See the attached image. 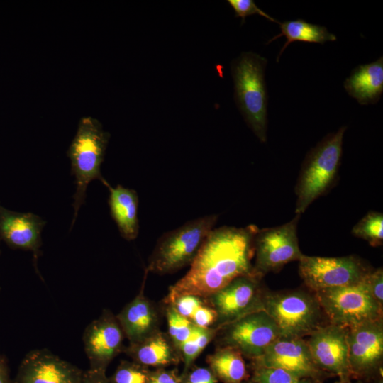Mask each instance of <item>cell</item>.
Returning a JSON list of instances; mask_svg holds the SVG:
<instances>
[{
	"mask_svg": "<svg viewBox=\"0 0 383 383\" xmlns=\"http://www.w3.org/2000/svg\"><path fill=\"white\" fill-rule=\"evenodd\" d=\"M255 225L222 226L209 234L186 274L172 285L166 304L180 295L206 298L235 278L253 272Z\"/></svg>",
	"mask_w": 383,
	"mask_h": 383,
	"instance_id": "cell-1",
	"label": "cell"
},
{
	"mask_svg": "<svg viewBox=\"0 0 383 383\" xmlns=\"http://www.w3.org/2000/svg\"><path fill=\"white\" fill-rule=\"evenodd\" d=\"M151 372L133 360H121L109 380L110 383H148Z\"/></svg>",
	"mask_w": 383,
	"mask_h": 383,
	"instance_id": "cell-28",
	"label": "cell"
},
{
	"mask_svg": "<svg viewBox=\"0 0 383 383\" xmlns=\"http://www.w3.org/2000/svg\"><path fill=\"white\" fill-rule=\"evenodd\" d=\"M0 383H13L6 357L0 355Z\"/></svg>",
	"mask_w": 383,
	"mask_h": 383,
	"instance_id": "cell-36",
	"label": "cell"
},
{
	"mask_svg": "<svg viewBox=\"0 0 383 383\" xmlns=\"http://www.w3.org/2000/svg\"><path fill=\"white\" fill-rule=\"evenodd\" d=\"M267 60L259 54L245 52L233 60L231 66L236 105L262 143L267 141Z\"/></svg>",
	"mask_w": 383,
	"mask_h": 383,
	"instance_id": "cell-2",
	"label": "cell"
},
{
	"mask_svg": "<svg viewBox=\"0 0 383 383\" xmlns=\"http://www.w3.org/2000/svg\"><path fill=\"white\" fill-rule=\"evenodd\" d=\"M83 370L43 348L29 351L13 383H81Z\"/></svg>",
	"mask_w": 383,
	"mask_h": 383,
	"instance_id": "cell-16",
	"label": "cell"
},
{
	"mask_svg": "<svg viewBox=\"0 0 383 383\" xmlns=\"http://www.w3.org/2000/svg\"><path fill=\"white\" fill-rule=\"evenodd\" d=\"M216 319V311L206 300V302L196 310L189 321L195 326L210 328L215 325Z\"/></svg>",
	"mask_w": 383,
	"mask_h": 383,
	"instance_id": "cell-33",
	"label": "cell"
},
{
	"mask_svg": "<svg viewBox=\"0 0 383 383\" xmlns=\"http://www.w3.org/2000/svg\"><path fill=\"white\" fill-rule=\"evenodd\" d=\"M148 383H183L182 376L177 369L157 368L151 372Z\"/></svg>",
	"mask_w": 383,
	"mask_h": 383,
	"instance_id": "cell-34",
	"label": "cell"
},
{
	"mask_svg": "<svg viewBox=\"0 0 383 383\" xmlns=\"http://www.w3.org/2000/svg\"><path fill=\"white\" fill-rule=\"evenodd\" d=\"M126 338L116 316L109 309L91 321L85 328L82 341L93 370L106 371L112 360L123 352Z\"/></svg>",
	"mask_w": 383,
	"mask_h": 383,
	"instance_id": "cell-13",
	"label": "cell"
},
{
	"mask_svg": "<svg viewBox=\"0 0 383 383\" xmlns=\"http://www.w3.org/2000/svg\"><path fill=\"white\" fill-rule=\"evenodd\" d=\"M218 218L217 214L206 215L165 233L157 241L145 270L162 275L190 265Z\"/></svg>",
	"mask_w": 383,
	"mask_h": 383,
	"instance_id": "cell-5",
	"label": "cell"
},
{
	"mask_svg": "<svg viewBox=\"0 0 383 383\" xmlns=\"http://www.w3.org/2000/svg\"><path fill=\"white\" fill-rule=\"evenodd\" d=\"M263 310L273 319L282 338H304L326 324V316L311 291L267 290Z\"/></svg>",
	"mask_w": 383,
	"mask_h": 383,
	"instance_id": "cell-6",
	"label": "cell"
},
{
	"mask_svg": "<svg viewBox=\"0 0 383 383\" xmlns=\"http://www.w3.org/2000/svg\"><path fill=\"white\" fill-rule=\"evenodd\" d=\"M81 383H110L106 372L88 369L84 372Z\"/></svg>",
	"mask_w": 383,
	"mask_h": 383,
	"instance_id": "cell-35",
	"label": "cell"
},
{
	"mask_svg": "<svg viewBox=\"0 0 383 383\" xmlns=\"http://www.w3.org/2000/svg\"><path fill=\"white\" fill-rule=\"evenodd\" d=\"M300 215L281 226L257 230L254 238L253 272L263 277L279 271L286 264L303 256L297 237Z\"/></svg>",
	"mask_w": 383,
	"mask_h": 383,
	"instance_id": "cell-11",
	"label": "cell"
},
{
	"mask_svg": "<svg viewBox=\"0 0 383 383\" xmlns=\"http://www.w3.org/2000/svg\"><path fill=\"white\" fill-rule=\"evenodd\" d=\"M299 273L313 292L362 282L372 270L355 255L318 257L303 255Z\"/></svg>",
	"mask_w": 383,
	"mask_h": 383,
	"instance_id": "cell-10",
	"label": "cell"
},
{
	"mask_svg": "<svg viewBox=\"0 0 383 383\" xmlns=\"http://www.w3.org/2000/svg\"><path fill=\"white\" fill-rule=\"evenodd\" d=\"M262 277L254 272L239 276L223 288L206 297L217 315V329L247 314L263 310L264 299L268 290Z\"/></svg>",
	"mask_w": 383,
	"mask_h": 383,
	"instance_id": "cell-9",
	"label": "cell"
},
{
	"mask_svg": "<svg viewBox=\"0 0 383 383\" xmlns=\"http://www.w3.org/2000/svg\"><path fill=\"white\" fill-rule=\"evenodd\" d=\"M252 374L245 383H316L281 368L251 364Z\"/></svg>",
	"mask_w": 383,
	"mask_h": 383,
	"instance_id": "cell-26",
	"label": "cell"
},
{
	"mask_svg": "<svg viewBox=\"0 0 383 383\" xmlns=\"http://www.w3.org/2000/svg\"><path fill=\"white\" fill-rule=\"evenodd\" d=\"M182 376L183 383H217L218 379L209 367L192 365Z\"/></svg>",
	"mask_w": 383,
	"mask_h": 383,
	"instance_id": "cell-31",
	"label": "cell"
},
{
	"mask_svg": "<svg viewBox=\"0 0 383 383\" xmlns=\"http://www.w3.org/2000/svg\"><path fill=\"white\" fill-rule=\"evenodd\" d=\"M163 311L167 324V334L179 350L182 344L193 333L196 326L179 314L170 304H163Z\"/></svg>",
	"mask_w": 383,
	"mask_h": 383,
	"instance_id": "cell-27",
	"label": "cell"
},
{
	"mask_svg": "<svg viewBox=\"0 0 383 383\" xmlns=\"http://www.w3.org/2000/svg\"><path fill=\"white\" fill-rule=\"evenodd\" d=\"M243 355L235 348L216 347L206 356L209 367L223 383H245L250 377Z\"/></svg>",
	"mask_w": 383,
	"mask_h": 383,
	"instance_id": "cell-22",
	"label": "cell"
},
{
	"mask_svg": "<svg viewBox=\"0 0 383 383\" xmlns=\"http://www.w3.org/2000/svg\"><path fill=\"white\" fill-rule=\"evenodd\" d=\"M344 88L362 105L377 103L383 92V57L355 67L345 80Z\"/></svg>",
	"mask_w": 383,
	"mask_h": 383,
	"instance_id": "cell-21",
	"label": "cell"
},
{
	"mask_svg": "<svg viewBox=\"0 0 383 383\" xmlns=\"http://www.w3.org/2000/svg\"><path fill=\"white\" fill-rule=\"evenodd\" d=\"M217 331L218 329L213 327L200 328L196 326L193 333L179 349L184 363L182 374L187 372L208 344L213 340Z\"/></svg>",
	"mask_w": 383,
	"mask_h": 383,
	"instance_id": "cell-24",
	"label": "cell"
},
{
	"mask_svg": "<svg viewBox=\"0 0 383 383\" xmlns=\"http://www.w3.org/2000/svg\"><path fill=\"white\" fill-rule=\"evenodd\" d=\"M352 377L368 380L382 373L383 318L348 328Z\"/></svg>",
	"mask_w": 383,
	"mask_h": 383,
	"instance_id": "cell-12",
	"label": "cell"
},
{
	"mask_svg": "<svg viewBox=\"0 0 383 383\" xmlns=\"http://www.w3.org/2000/svg\"><path fill=\"white\" fill-rule=\"evenodd\" d=\"M205 302V298L185 294L178 296L163 304H170L179 314L189 321L196 310Z\"/></svg>",
	"mask_w": 383,
	"mask_h": 383,
	"instance_id": "cell-29",
	"label": "cell"
},
{
	"mask_svg": "<svg viewBox=\"0 0 383 383\" xmlns=\"http://www.w3.org/2000/svg\"><path fill=\"white\" fill-rule=\"evenodd\" d=\"M228 3L234 10L235 16L240 17L243 22L247 16L259 15L270 21L280 23V22L260 9L252 0H228Z\"/></svg>",
	"mask_w": 383,
	"mask_h": 383,
	"instance_id": "cell-30",
	"label": "cell"
},
{
	"mask_svg": "<svg viewBox=\"0 0 383 383\" xmlns=\"http://www.w3.org/2000/svg\"><path fill=\"white\" fill-rule=\"evenodd\" d=\"M109 138V133L104 129L96 118L86 116L79 120L76 134L67 152L76 185L72 226L84 203L89 184L95 179L102 183L106 180L101 175V166Z\"/></svg>",
	"mask_w": 383,
	"mask_h": 383,
	"instance_id": "cell-4",
	"label": "cell"
},
{
	"mask_svg": "<svg viewBox=\"0 0 383 383\" xmlns=\"http://www.w3.org/2000/svg\"><path fill=\"white\" fill-rule=\"evenodd\" d=\"M352 234L366 240L373 247L383 243V214L380 212L370 211L352 228Z\"/></svg>",
	"mask_w": 383,
	"mask_h": 383,
	"instance_id": "cell-25",
	"label": "cell"
},
{
	"mask_svg": "<svg viewBox=\"0 0 383 383\" xmlns=\"http://www.w3.org/2000/svg\"><path fill=\"white\" fill-rule=\"evenodd\" d=\"M281 33L271 38L268 43L284 35L287 38L281 49L277 60L286 48L294 41L323 44L334 41L336 36L330 33L325 26L312 24L303 19L287 21L279 23Z\"/></svg>",
	"mask_w": 383,
	"mask_h": 383,
	"instance_id": "cell-23",
	"label": "cell"
},
{
	"mask_svg": "<svg viewBox=\"0 0 383 383\" xmlns=\"http://www.w3.org/2000/svg\"><path fill=\"white\" fill-rule=\"evenodd\" d=\"M346 126L327 135L306 156L295 187V213L301 215L334 185L340 166Z\"/></svg>",
	"mask_w": 383,
	"mask_h": 383,
	"instance_id": "cell-3",
	"label": "cell"
},
{
	"mask_svg": "<svg viewBox=\"0 0 383 383\" xmlns=\"http://www.w3.org/2000/svg\"><path fill=\"white\" fill-rule=\"evenodd\" d=\"M103 184L109 189L110 213L121 235L128 241L135 240L139 233L137 192L120 184L113 187L106 180Z\"/></svg>",
	"mask_w": 383,
	"mask_h": 383,
	"instance_id": "cell-20",
	"label": "cell"
},
{
	"mask_svg": "<svg viewBox=\"0 0 383 383\" xmlns=\"http://www.w3.org/2000/svg\"><path fill=\"white\" fill-rule=\"evenodd\" d=\"M123 352L133 361L148 367L162 368L182 362L179 350L161 330L138 343L128 344Z\"/></svg>",
	"mask_w": 383,
	"mask_h": 383,
	"instance_id": "cell-19",
	"label": "cell"
},
{
	"mask_svg": "<svg viewBox=\"0 0 383 383\" xmlns=\"http://www.w3.org/2000/svg\"><path fill=\"white\" fill-rule=\"evenodd\" d=\"M280 338L273 319L260 310L247 314L218 329L213 339L216 347L238 350L244 357L253 360Z\"/></svg>",
	"mask_w": 383,
	"mask_h": 383,
	"instance_id": "cell-8",
	"label": "cell"
},
{
	"mask_svg": "<svg viewBox=\"0 0 383 383\" xmlns=\"http://www.w3.org/2000/svg\"><path fill=\"white\" fill-rule=\"evenodd\" d=\"M145 277L135 297L116 316L128 344L138 343L160 330V310L144 294Z\"/></svg>",
	"mask_w": 383,
	"mask_h": 383,
	"instance_id": "cell-18",
	"label": "cell"
},
{
	"mask_svg": "<svg viewBox=\"0 0 383 383\" xmlns=\"http://www.w3.org/2000/svg\"><path fill=\"white\" fill-rule=\"evenodd\" d=\"M45 223L36 214L13 211L0 205V239L12 249L31 251L35 262L40 255Z\"/></svg>",
	"mask_w": 383,
	"mask_h": 383,
	"instance_id": "cell-17",
	"label": "cell"
},
{
	"mask_svg": "<svg viewBox=\"0 0 383 383\" xmlns=\"http://www.w3.org/2000/svg\"><path fill=\"white\" fill-rule=\"evenodd\" d=\"M367 289L374 300L383 306V270H372L365 279Z\"/></svg>",
	"mask_w": 383,
	"mask_h": 383,
	"instance_id": "cell-32",
	"label": "cell"
},
{
	"mask_svg": "<svg viewBox=\"0 0 383 383\" xmlns=\"http://www.w3.org/2000/svg\"><path fill=\"white\" fill-rule=\"evenodd\" d=\"M251 364L281 368L316 383L331 377L316 366L306 339L300 338H279Z\"/></svg>",
	"mask_w": 383,
	"mask_h": 383,
	"instance_id": "cell-15",
	"label": "cell"
},
{
	"mask_svg": "<svg viewBox=\"0 0 383 383\" xmlns=\"http://www.w3.org/2000/svg\"><path fill=\"white\" fill-rule=\"evenodd\" d=\"M348 328L327 323L306 340L316 366L331 376L350 378L348 360Z\"/></svg>",
	"mask_w": 383,
	"mask_h": 383,
	"instance_id": "cell-14",
	"label": "cell"
},
{
	"mask_svg": "<svg viewBox=\"0 0 383 383\" xmlns=\"http://www.w3.org/2000/svg\"><path fill=\"white\" fill-rule=\"evenodd\" d=\"M365 279L313 292L328 323L349 328L383 318V306L372 296Z\"/></svg>",
	"mask_w": 383,
	"mask_h": 383,
	"instance_id": "cell-7",
	"label": "cell"
},
{
	"mask_svg": "<svg viewBox=\"0 0 383 383\" xmlns=\"http://www.w3.org/2000/svg\"><path fill=\"white\" fill-rule=\"evenodd\" d=\"M335 383H353L351 382L350 378L339 379Z\"/></svg>",
	"mask_w": 383,
	"mask_h": 383,
	"instance_id": "cell-37",
	"label": "cell"
},
{
	"mask_svg": "<svg viewBox=\"0 0 383 383\" xmlns=\"http://www.w3.org/2000/svg\"><path fill=\"white\" fill-rule=\"evenodd\" d=\"M375 379V382L374 383H383V379H382V373L378 374L375 378H374Z\"/></svg>",
	"mask_w": 383,
	"mask_h": 383,
	"instance_id": "cell-38",
	"label": "cell"
}]
</instances>
